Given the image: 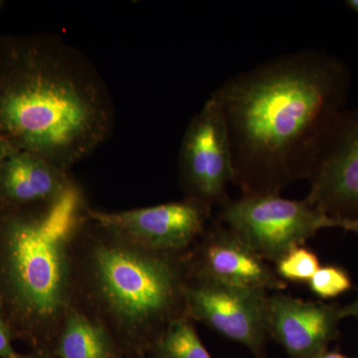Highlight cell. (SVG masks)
Wrapping results in <instances>:
<instances>
[{
    "label": "cell",
    "instance_id": "cell-3",
    "mask_svg": "<svg viewBox=\"0 0 358 358\" xmlns=\"http://www.w3.org/2000/svg\"><path fill=\"white\" fill-rule=\"evenodd\" d=\"M186 251L131 243L88 215L75 251V303L109 329L126 358H145L167 326L186 315Z\"/></svg>",
    "mask_w": 358,
    "mask_h": 358
},
{
    "label": "cell",
    "instance_id": "cell-6",
    "mask_svg": "<svg viewBox=\"0 0 358 358\" xmlns=\"http://www.w3.org/2000/svg\"><path fill=\"white\" fill-rule=\"evenodd\" d=\"M185 296L190 320L244 345L256 358H266L270 338L267 292L188 275Z\"/></svg>",
    "mask_w": 358,
    "mask_h": 358
},
{
    "label": "cell",
    "instance_id": "cell-25",
    "mask_svg": "<svg viewBox=\"0 0 358 358\" xmlns=\"http://www.w3.org/2000/svg\"><path fill=\"white\" fill-rule=\"evenodd\" d=\"M145 358H148V357H145Z\"/></svg>",
    "mask_w": 358,
    "mask_h": 358
},
{
    "label": "cell",
    "instance_id": "cell-16",
    "mask_svg": "<svg viewBox=\"0 0 358 358\" xmlns=\"http://www.w3.org/2000/svg\"><path fill=\"white\" fill-rule=\"evenodd\" d=\"M313 294L320 299H333L352 288V282L345 268L338 266H320L308 282Z\"/></svg>",
    "mask_w": 358,
    "mask_h": 358
},
{
    "label": "cell",
    "instance_id": "cell-9",
    "mask_svg": "<svg viewBox=\"0 0 358 358\" xmlns=\"http://www.w3.org/2000/svg\"><path fill=\"white\" fill-rule=\"evenodd\" d=\"M211 207L192 199L106 212L90 208L96 223L131 243L154 251L182 253L192 248L210 223Z\"/></svg>",
    "mask_w": 358,
    "mask_h": 358
},
{
    "label": "cell",
    "instance_id": "cell-8",
    "mask_svg": "<svg viewBox=\"0 0 358 358\" xmlns=\"http://www.w3.org/2000/svg\"><path fill=\"white\" fill-rule=\"evenodd\" d=\"M306 200L334 219H358V109L343 110L327 131Z\"/></svg>",
    "mask_w": 358,
    "mask_h": 358
},
{
    "label": "cell",
    "instance_id": "cell-2",
    "mask_svg": "<svg viewBox=\"0 0 358 358\" xmlns=\"http://www.w3.org/2000/svg\"><path fill=\"white\" fill-rule=\"evenodd\" d=\"M114 124L109 89L82 52L55 34L0 37V133L14 150L69 171Z\"/></svg>",
    "mask_w": 358,
    "mask_h": 358
},
{
    "label": "cell",
    "instance_id": "cell-12",
    "mask_svg": "<svg viewBox=\"0 0 358 358\" xmlns=\"http://www.w3.org/2000/svg\"><path fill=\"white\" fill-rule=\"evenodd\" d=\"M73 183L68 171L43 157L13 150L0 162V207L56 201Z\"/></svg>",
    "mask_w": 358,
    "mask_h": 358
},
{
    "label": "cell",
    "instance_id": "cell-18",
    "mask_svg": "<svg viewBox=\"0 0 358 358\" xmlns=\"http://www.w3.org/2000/svg\"><path fill=\"white\" fill-rule=\"evenodd\" d=\"M333 228H341L358 235V219H334Z\"/></svg>",
    "mask_w": 358,
    "mask_h": 358
},
{
    "label": "cell",
    "instance_id": "cell-23",
    "mask_svg": "<svg viewBox=\"0 0 358 358\" xmlns=\"http://www.w3.org/2000/svg\"><path fill=\"white\" fill-rule=\"evenodd\" d=\"M345 3L346 6L350 7V9H352L355 13L358 14V0H348Z\"/></svg>",
    "mask_w": 358,
    "mask_h": 358
},
{
    "label": "cell",
    "instance_id": "cell-10",
    "mask_svg": "<svg viewBox=\"0 0 358 358\" xmlns=\"http://www.w3.org/2000/svg\"><path fill=\"white\" fill-rule=\"evenodd\" d=\"M188 275L241 288L280 293L287 282L217 218L186 251Z\"/></svg>",
    "mask_w": 358,
    "mask_h": 358
},
{
    "label": "cell",
    "instance_id": "cell-19",
    "mask_svg": "<svg viewBox=\"0 0 358 358\" xmlns=\"http://www.w3.org/2000/svg\"><path fill=\"white\" fill-rule=\"evenodd\" d=\"M10 358H57L53 353L47 352V350H34L32 352L24 353V355H20V353H16L14 357Z\"/></svg>",
    "mask_w": 358,
    "mask_h": 358
},
{
    "label": "cell",
    "instance_id": "cell-22",
    "mask_svg": "<svg viewBox=\"0 0 358 358\" xmlns=\"http://www.w3.org/2000/svg\"><path fill=\"white\" fill-rule=\"evenodd\" d=\"M317 358H352L350 357H346L345 355H341V353L336 352H326L320 355V357Z\"/></svg>",
    "mask_w": 358,
    "mask_h": 358
},
{
    "label": "cell",
    "instance_id": "cell-21",
    "mask_svg": "<svg viewBox=\"0 0 358 358\" xmlns=\"http://www.w3.org/2000/svg\"><path fill=\"white\" fill-rule=\"evenodd\" d=\"M14 148L9 145L8 141L6 140L1 133H0V162L6 157L9 152H13Z\"/></svg>",
    "mask_w": 358,
    "mask_h": 358
},
{
    "label": "cell",
    "instance_id": "cell-1",
    "mask_svg": "<svg viewBox=\"0 0 358 358\" xmlns=\"http://www.w3.org/2000/svg\"><path fill=\"white\" fill-rule=\"evenodd\" d=\"M350 74L338 59L303 50L224 82L211 98L227 129L242 196L281 195L312 173L315 155L345 110Z\"/></svg>",
    "mask_w": 358,
    "mask_h": 358
},
{
    "label": "cell",
    "instance_id": "cell-20",
    "mask_svg": "<svg viewBox=\"0 0 358 358\" xmlns=\"http://www.w3.org/2000/svg\"><path fill=\"white\" fill-rule=\"evenodd\" d=\"M341 313H343V319L345 317H355V319L358 320V296L357 300L353 303L343 307Z\"/></svg>",
    "mask_w": 358,
    "mask_h": 358
},
{
    "label": "cell",
    "instance_id": "cell-13",
    "mask_svg": "<svg viewBox=\"0 0 358 358\" xmlns=\"http://www.w3.org/2000/svg\"><path fill=\"white\" fill-rule=\"evenodd\" d=\"M50 352L57 358H126L109 329L76 305L66 313Z\"/></svg>",
    "mask_w": 358,
    "mask_h": 358
},
{
    "label": "cell",
    "instance_id": "cell-11",
    "mask_svg": "<svg viewBox=\"0 0 358 358\" xmlns=\"http://www.w3.org/2000/svg\"><path fill=\"white\" fill-rule=\"evenodd\" d=\"M341 306L274 293L268 299V322L272 336L289 358H317L338 336L343 319Z\"/></svg>",
    "mask_w": 358,
    "mask_h": 358
},
{
    "label": "cell",
    "instance_id": "cell-14",
    "mask_svg": "<svg viewBox=\"0 0 358 358\" xmlns=\"http://www.w3.org/2000/svg\"><path fill=\"white\" fill-rule=\"evenodd\" d=\"M148 358H212L187 315L173 320L155 341Z\"/></svg>",
    "mask_w": 358,
    "mask_h": 358
},
{
    "label": "cell",
    "instance_id": "cell-7",
    "mask_svg": "<svg viewBox=\"0 0 358 358\" xmlns=\"http://www.w3.org/2000/svg\"><path fill=\"white\" fill-rule=\"evenodd\" d=\"M178 174L185 199L211 208L229 199L228 185L234 180L232 152L225 121L211 96L186 129Z\"/></svg>",
    "mask_w": 358,
    "mask_h": 358
},
{
    "label": "cell",
    "instance_id": "cell-15",
    "mask_svg": "<svg viewBox=\"0 0 358 358\" xmlns=\"http://www.w3.org/2000/svg\"><path fill=\"white\" fill-rule=\"evenodd\" d=\"M320 268L317 256L310 250L300 246L278 261L274 270L282 281L308 282Z\"/></svg>",
    "mask_w": 358,
    "mask_h": 358
},
{
    "label": "cell",
    "instance_id": "cell-4",
    "mask_svg": "<svg viewBox=\"0 0 358 358\" xmlns=\"http://www.w3.org/2000/svg\"><path fill=\"white\" fill-rule=\"evenodd\" d=\"M90 207L75 183L49 203L0 207V305L14 338L51 352L75 303V251Z\"/></svg>",
    "mask_w": 358,
    "mask_h": 358
},
{
    "label": "cell",
    "instance_id": "cell-5",
    "mask_svg": "<svg viewBox=\"0 0 358 358\" xmlns=\"http://www.w3.org/2000/svg\"><path fill=\"white\" fill-rule=\"evenodd\" d=\"M220 206L218 220L268 263H277L320 230L333 228V218L306 199L256 195L229 199Z\"/></svg>",
    "mask_w": 358,
    "mask_h": 358
},
{
    "label": "cell",
    "instance_id": "cell-24",
    "mask_svg": "<svg viewBox=\"0 0 358 358\" xmlns=\"http://www.w3.org/2000/svg\"><path fill=\"white\" fill-rule=\"evenodd\" d=\"M2 6V2H1V1H0V6Z\"/></svg>",
    "mask_w": 358,
    "mask_h": 358
},
{
    "label": "cell",
    "instance_id": "cell-17",
    "mask_svg": "<svg viewBox=\"0 0 358 358\" xmlns=\"http://www.w3.org/2000/svg\"><path fill=\"white\" fill-rule=\"evenodd\" d=\"M13 331L0 305V358H10L17 353L13 348Z\"/></svg>",
    "mask_w": 358,
    "mask_h": 358
}]
</instances>
